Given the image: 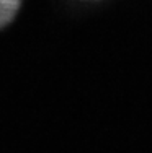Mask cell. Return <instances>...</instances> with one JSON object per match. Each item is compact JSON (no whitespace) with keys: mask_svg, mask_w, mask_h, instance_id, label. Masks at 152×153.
Masks as SVG:
<instances>
[{"mask_svg":"<svg viewBox=\"0 0 152 153\" xmlns=\"http://www.w3.org/2000/svg\"><path fill=\"white\" fill-rule=\"evenodd\" d=\"M21 0H0V28L10 25L20 12Z\"/></svg>","mask_w":152,"mask_h":153,"instance_id":"1","label":"cell"}]
</instances>
